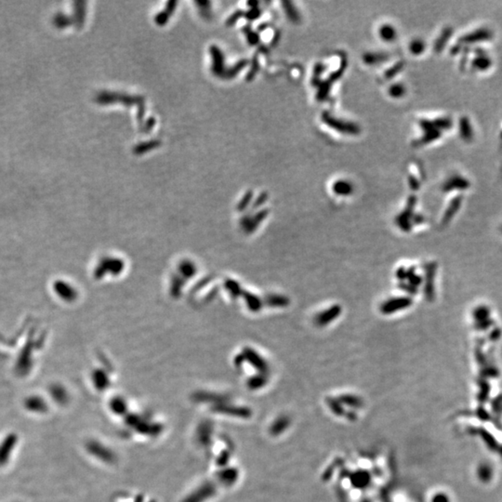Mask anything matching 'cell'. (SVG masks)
Segmentation results:
<instances>
[{
  "label": "cell",
  "instance_id": "obj_1",
  "mask_svg": "<svg viewBox=\"0 0 502 502\" xmlns=\"http://www.w3.org/2000/svg\"><path fill=\"white\" fill-rule=\"evenodd\" d=\"M322 118L328 125L340 132L356 134L360 131V129L357 126L352 124V123H345V122L337 120L336 118H332L329 113H324Z\"/></svg>",
  "mask_w": 502,
  "mask_h": 502
},
{
  "label": "cell",
  "instance_id": "obj_2",
  "mask_svg": "<svg viewBox=\"0 0 502 502\" xmlns=\"http://www.w3.org/2000/svg\"><path fill=\"white\" fill-rule=\"evenodd\" d=\"M87 449L92 455L105 462H112L115 460L114 453L111 451L109 448L105 447V446H103L100 443L90 442L87 445Z\"/></svg>",
  "mask_w": 502,
  "mask_h": 502
},
{
  "label": "cell",
  "instance_id": "obj_3",
  "mask_svg": "<svg viewBox=\"0 0 502 502\" xmlns=\"http://www.w3.org/2000/svg\"><path fill=\"white\" fill-rule=\"evenodd\" d=\"M214 493V487L210 484H203L194 492L189 494L183 502H205Z\"/></svg>",
  "mask_w": 502,
  "mask_h": 502
},
{
  "label": "cell",
  "instance_id": "obj_4",
  "mask_svg": "<svg viewBox=\"0 0 502 502\" xmlns=\"http://www.w3.org/2000/svg\"><path fill=\"white\" fill-rule=\"evenodd\" d=\"M210 50H211V54L213 55V58H214V63H213V67H212L213 72L216 75L222 77L223 74H224V69H223V56H222V53H221V51L217 47H210Z\"/></svg>",
  "mask_w": 502,
  "mask_h": 502
},
{
  "label": "cell",
  "instance_id": "obj_5",
  "mask_svg": "<svg viewBox=\"0 0 502 502\" xmlns=\"http://www.w3.org/2000/svg\"><path fill=\"white\" fill-rule=\"evenodd\" d=\"M379 36L385 41H392V40H395L396 31L392 25L385 24L383 26H381L379 29Z\"/></svg>",
  "mask_w": 502,
  "mask_h": 502
},
{
  "label": "cell",
  "instance_id": "obj_6",
  "mask_svg": "<svg viewBox=\"0 0 502 502\" xmlns=\"http://www.w3.org/2000/svg\"><path fill=\"white\" fill-rule=\"evenodd\" d=\"M333 190L337 193V195H349L352 191H353V187L351 185L350 182L345 181H338L337 182H335L334 186H333Z\"/></svg>",
  "mask_w": 502,
  "mask_h": 502
},
{
  "label": "cell",
  "instance_id": "obj_7",
  "mask_svg": "<svg viewBox=\"0 0 502 502\" xmlns=\"http://www.w3.org/2000/svg\"><path fill=\"white\" fill-rule=\"evenodd\" d=\"M157 145H159V141H150V142H146V143H141L140 145H138V146H136V147H135L134 152H135L136 154H141V153L146 152L147 150L152 149V148L156 147Z\"/></svg>",
  "mask_w": 502,
  "mask_h": 502
},
{
  "label": "cell",
  "instance_id": "obj_8",
  "mask_svg": "<svg viewBox=\"0 0 502 502\" xmlns=\"http://www.w3.org/2000/svg\"><path fill=\"white\" fill-rule=\"evenodd\" d=\"M384 55L382 54H374V53H368L364 56V61L369 64H374V63L381 62L384 60Z\"/></svg>",
  "mask_w": 502,
  "mask_h": 502
},
{
  "label": "cell",
  "instance_id": "obj_9",
  "mask_svg": "<svg viewBox=\"0 0 502 502\" xmlns=\"http://www.w3.org/2000/svg\"><path fill=\"white\" fill-rule=\"evenodd\" d=\"M405 92V89H404V86L400 85V84H396V85H393V86L390 87L389 89V93L390 95L393 97V98H399L400 96L404 94Z\"/></svg>",
  "mask_w": 502,
  "mask_h": 502
},
{
  "label": "cell",
  "instance_id": "obj_10",
  "mask_svg": "<svg viewBox=\"0 0 502 502\" xmlns=\"http://www.w3.org/2000/svg\"><path fill=\"white\" fill-rule=\"evenodd\" d=\"M284 5H285V8H286V10L288 12V15L291 18V20L294 21V22L298 21V13H297L296 9L291 6V2H284Z\"/></svg>",
  "mask_w": 502,
  "mask_h": 502
},
{
  "label": "cell",
  "instance_id": "obj_11",
  "mask_svg": "<svg viewBox=\"0 0 502 502\" xmlns=\"http://www.w3.org/2000/svg\"><path fill=\"white\" fill-rule=\"evenodd\" d=\"M423 47V43H422L421 41L416 40V41H414V42H412V43H411V45H410V50L412 51V53L418 54V53H420V52L422 51Z\"/></svg>",
  "mask_w": 502,
  "mask_h": 502
},
{
  "label": "cell",
  "instance_id": "obj_12",
  "mask_svg": "<svg viewBox=\"0 0 502 502\" xmlns=\"http://www.w3.org/2000/svg\"><path fill=\"white\" fill-rule=\"evenodd\" d=\"M244 32L247 34L248 40H249V42L251 44L253 45V44H256V43L259 42V36L257 34H255V33L251 32V29L248 30V27H246V28H244Z\"/></svg>",
  "mask_w": 502,
  "mask_h": 502
},
{
  "label": "cell",
  "instance_id": "obj_13",
  "mask_svg": "<svg viewBox=\"0 0 502 502\" xmlns=\"http://www.w3.org/2000/svg\"><path fill=\"white\" fill-rule=\"evenodd\" d=\"M170 14H171V13H169V12H168V11H167V10L163 11V12H161V13H159V14H157V18H156V21H157V24L163 25V24H165L166 22L167 21V19H168V17L170 16Z\"/></svg>",
  "mask_w": 502,
  "mask_h": 502
},
{
  "label": "cell",
  "instance_id": "obj_14",
  "mask_svg": "<svg viewBox=\"0 0 502 502\" xmlns=\"http://www.w3.org/2000/svg\"><path fill=\"white\" fill-rule=\"evenodd\" d=\"M245 14H246L245 16H246L249 20L252 21V20H255V19L259 18V15H260V10H259L258 8H252L249 12H247V13H245Z\"/></svg>",
  "mask_w": 502,
  "mask_h": 502
},
{
  "label": "cell",
  "instance_id": "obj_15",
  "mask_svg": "<svg viewBox=\"0 0 502 502\" xmlns=\"http://www.w3.org/2000/svg\"><path fill=\"white\" fill-rule=\"evenodd\" d=\"M243 14H245V12H244V11H241V10L236 11V13H234L233 15L231 16V17L229 18V20H228L226 24L229 25V26H230V25H233V24H235L236 21H237V20H238L241 16H243Z\"/></svg>",
  "mask_w": 502,
  "mask_h": 502
},
{
  "label": "cell",
  "instance_id": "obj_16",
  "mask_svg": "<svg viewBox=\"0 0 502 502\" xmlns=\"http://www.w3.org/2000/svg\"><path fill=\"white\" fill-rule=\"evenodd\" d=\"M401 68H402V63H398V64H396L395 66H393V67H392V69H390V70H388L386 72V78H387V79H391L392 77H394V76H395V74L401 70Z\"/></svg>",
  "mask_w": 502,
  "mask_h": 502
},
{
  "label": "cell",
  "instance_id": "obj_17",
  "mask_svg": "<svg viewBox=\"0 0 502 502\" xmlns=\"http://www.w3.org/2000/svg\"><path fill=\"white\" fill-rule=\"evenodd\" d=\"M433 502H449L447 496L445 494L436 495L433 498Z\"/></svg>",
  "mask_w": 502,
  "mask_h": 502
}]
</instances>
